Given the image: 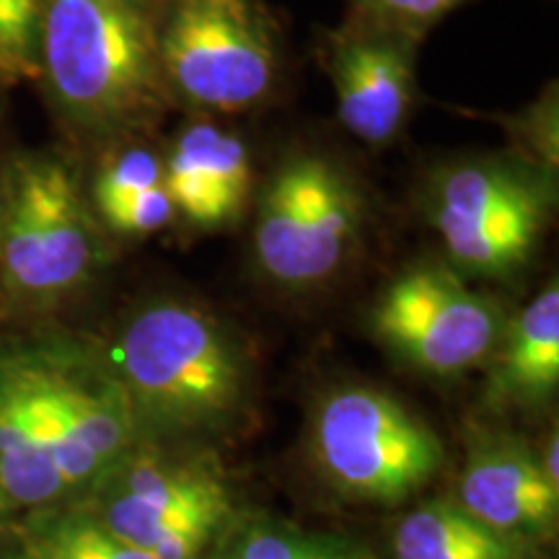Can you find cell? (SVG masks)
<instances>
[{"label": "cell", "instance_id": "6da1fadb", "mask_svg": "<svg viewBox=\"0 0 559 559\" xmlns=\"http://www.w3.org/2000/svg\"><path fill=\"white\" fill-rule=\"evenodd\" d=\"M39 75L70 120L111 135L143 130L174 104L145 0H45Z\"/></svg>", "mask_w": 559, "mask_h": 559}, {"label": "cell", "instance_id": "7a4b0ae2", "mask_svg": "<svg viewBox=\"0 0 559 559\" xmlns=\"http://www.w3.org/2000/svg\"><path fill=\"white\" fill-rule=\"evenodd\" d=\"M132 412L171 430L218 425L247 391V355L198 304L166 298L132 313L111 347Z\"/></svg>", "mask_w": 559, "mask_h": 559}, {"label": "cell", "instance_id": "3957f363", "mask_svg": "<svg viewBox=\"0 0 559 559\" xmlns=\"http://www.w3.org/2000/svg\"><path fill=\"white\" fill-rule=\"evenodd\" d=\"M557 177L515 153L440 160L425 181V210L456 267L508 277L534 257L555 207Z\"/></svg>", "mask_w": 559, "mask_h": 559}, {"label": "cell", "instance_id": "277c9868", "mask_svg": "<svg viewBox=\"0 0 559 559\" xmlns=\"http://www.w3.org/2000/svg\"><path fill=\"white\" fill-rule=\"evenodd\" d=\"M362 213L360 181L330 153L296 151L277 160L251 234L262 275L290 290L326 283L355 247Z\"/></svg>", "mask_w": 559, "mask_h": 559}, {"label": "cell", "instance_id": "5b68a950", "mask_svg": "<svg viewBox=\"0 0 559 559\" xmlns=\"http://www.w3.org/2000/svg\"><path fill=\"white\" fill-rule=\"evenodd\" d=\"M158 47L171 99L202 115L257 109L277 83V34L260 0H169Z\"/></svg>", "mask_w": 559, "mask_h": 559}, {"label": "cell", "instance_id": "8992f818", "mask_svg": "<svg viewBox=\"0 0 559 559\" xmlns=\"http://www.w3.org/2000/svg\"><path fill=\"white\" fill-rule=\"evenodd\" d=\"M311 445L334 487L386 506L428 485L443 461L436 430L370 386H345L326 396L313 415Z\"/></svg>", "mask_w": 559, "mask_h": 559}, {"label": "cell", "instance_id": "52a82bcc", "mask_svg": "<svg viewBox=\"0 0 559 559\" xmlns=\"http://www.w3.org/2000/svg\"><path fill=\"white\" fill-rule=\"evenodd\" d=\"M96 251L94 221L73 171L55 158L16 164L0 236L5 283L21 296L58 298L91 275Z\"/></svg>", "mask_w": 559, "mask_h": 559}, {"label": "cell", "instance_id": "ba28073f", "mask_svg": "<svg viewBox=\"0 0 559 559\" xmlns=\"http://www.w3.org/2000/svg\"><path fill=\"white\" fill-rule=\"evenodd\" d=\"M370 326L400 358L432 376L477 366L506 330L500 306L443 264H419L391 280L370 309Z\"/></svg>", "mask_w": 559, "mask_h": 559}, {"label": "cell", "instance_id": "9c48e42d", "mask_svg": "<svg viewBox=\"0 0 559 559\" xmlns=\"http://www.w3.org/2000/svg\"><path fill=\"white\" fill-rule=\"evenodd\" d=\"M88 485L47 376L45 345H0V500L39 508Z\"/></svg>", "mask_w": 559, "mask_h": 559}, {"label": "cell", "instance_id": "30bf717a", "mask_svg": "<svg viewBox=\"0 0 559 559\" xmlns=\"http://www.w3.org/2000/svg\"><path fill=\"white\" fill-rule=\"evenodd\" d=\"M228 515L230 492L215 469L143 461L122 472L94 519L156 559H198Z\"/></svg>", "mask_w": 559, "mask_h": 559}, {"label": "cell", "instance_id": "8fae6325", "mask_svg": "<svg viewBox=\"0 0 559 559\" xmlns=\"http://www.w3.org/2000/svg\"><path fill=\"white\" fill-rule=\"evenodd\" d=\"M417 45L404 34L347 19L324 37L340 124L368 148H386L417 104Z\"/></svg>", "mask_w": 559, "mask_h": 559}, {"label": "cell", "instance_id": "7c38bea8", "mask_svg": "<svg viewBox=\"0 0 559 559\" xmlns=\"http://www.w3.org/2000/svg\"><path fill=\"white\" fill-rule=\"evenodd\" d=\"M164 179L177 215L207 230L234 226L254 194L247 140L205 120H192L174 135L164 151Z\"/></svg>", "mask_w": 559, "mask_h": 559}, {"label": "cell", "instance_id": "4fadbf2b", "mask_svg": "<svg viewBox=\"0 0 559 559\" xmlns=\"http://www.w3.org/2000/svg\"><path fill=\"white\" fill-rule=\"evenodd\" d=\"M459 498V506L489 528L526 539V534L547 531L557 521L559 487L547 479L531 451L498 443L474 453Z\"/></svg>", "mask_w": 559, "mask_h": 559}, {"label": "cell", "instance_id": "5bb4252c", "mask_svg": "<svg viewBox=\"0 0 559 559\" xmlns=\"http://www.w3.org/2000/svg\"><path fill=\"white\" fill-rule=\"evenodd\" d=\"M91 194L102 221L120 236H153L177 218L166 192L164 153L153 145L128 143L111 151Z\"/></svg>", "mask_w": 559, "mask_h": 559}, {"label": "cell", "instance_id": "9a60e30c", "mask_svg": "<svg viewBox=\"0 0 559 559\" xmlns=\"http://www.w3.org/2000/svg\"><path fill=\"white\" fill-rule=\"evenodd\" d=\"M396 559H523V536L500 534L456 502H428L394 531Z\"/></svg>", "mask_w": 559, "mask_h": 559}, {"label": "cell", "instance_id": "2e32d148", "mask_svg": "<svg viewBox=\"0 0 559 559\" xmlns=\"http://www.w3.org/2000/svg\"><path fill=\"white\" fill-rule=\"evenodd\" d=\"M495 383L502 394L539 400L559 383V288L557 280L544 288L519 317L510 321Z\"/></svg>", "mask_w": 559, "mask_h": 559}, {"label": "cell", "instance_id": "e0dca14e", "mask_svg": "<svg viewBox=\"0 0 559 559\" xmlns=\"http://www.w3.org/2000/svg\"><path fill=\"white\" fill-rule=\"evenodd\" d=\"M207 559H376L340 536L304 531L288 523L249 521L234 526Z\"/></svg>", "mask_w": 559, "mask_h": 559}, {"label": "cell", "instance_id": "ac0fdd59", "mask_svg": "<svg viewBox=\"0 0 559 559\" xmlns=\"http://www.w3.org/2000/svg\"><path fill=\"white\" fill-rule=\"evenodd\" d=\"M29 539L60 559H156L111 534L94 515H62Z\"/></svg>", "mask_w": 559, "mask_h": 559}, {"label": "cell", "instance_id": "d6986e66", "mask_svg": "<svg viewBox=\"0 0 559 559\" xmlns=\"http://www.w3.org/2000/svg\"><path fill=\"white\" fill-rule=\"evenodd\" d=\"M45 0H0V81L39 75V32Z\"/></svg>", "mask_w": 559, "mask_h": 559}, {"label": "cell", "instance_id": "ffe728a7", "mask_svg": "<svg viewBox=\"0 0 559 559\" xmlns=\"http://www.w3.org/2000/svg\"><path fill=\"white\" fill-rule=\"evenodd\" d=\"M559 117H557V86L551 83L547 94L536 99L519 117H510L508 132L513 140L510 153L536 166L549 177H557L559 164Z\"/></svg>", "mask_w": 559, "mask_h": 559}, {"label": "cell", "instance_id": "44dd1931", "mask_svg": "<svg viewBox=\"0 0 559 559\" xmlns=\"http://www.w3.org/2000/svg\"><path fill=\"white\" fill-rule=\"evenodd\" d=\"M464 3L466 0H347V19L423 41L432 26Z\"/></svg>", "mask_w": 559, "mask_h": 559}, {"label": "cell", "instance_id": "7402d4cb", "mask_svg": "<svg viewBox=\"0 0 559 559\" xmlns=\"http://www.w3.org/2000/svg\"><path fill=\"white\" fill-rule=\"evenodd\" d=\"M539 466H542V472L547 474V479L551 481V485L559 487V438L557 436H551L547 449H544Z\"/></svg>", "mask_w": 559, "mask_h": 559}, {"label": "cell", "instance_id": "603a6c76", "mask_svg": "<svg viewBox=\"0 0 559 559\" xmlns=\"http://www.w3.org/2000/svg\"><path fill=\"white\" fill-rule=\"evenodd\" d=\"M13 559H60V557L50 555V551L41 549L39 544H34L32 539H26V542H24V547L19 549V555L13 557Z\"/></svg>", "mask_w": 559, "mask_h": 559}, {"label": "cell", "instance_id": "cb8c5ba5", "mask_svg": "<svg viewBox=\"0 0 559 559\" xmlns=\"http://www.w3.org/2000/svg\"><path fill=\"white\" fill-rule=\"evenodd\" d=\"M0 236H3V218H0Z\"/></svg>", "mask_w": 559, "mask_h": 559}]
</instances>
